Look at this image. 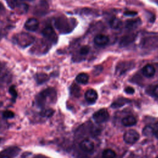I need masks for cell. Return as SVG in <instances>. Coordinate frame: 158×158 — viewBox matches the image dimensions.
<instances>
[{
    "mask_svg": "<svg viewBox=\"0 0 158 158\" xmlns=\"http://www.w3.org/2000/svg\"><path fill=\"white\" fill-rule=\"evenodd\" d=\"M54 26L57 30L62 34L71 32L76 26L74 19H68L65 16H59L54 20Z\"/></svg>",
    "mask_w": 158,
    "mask_h": 158,
    "instance_id": "6da1fadb",
    "label": "cell"
},
{
    "mask_svg": "<svg viewBox=\"0 0 158 158\" xmlns=\"http://www.w3.org/2000/svg\"><path fill=\"white\" fill-rule=\"evenodd\" d=\"M14 40L20 47L27 48L35 42V38L28 33L22 32L15 35L14 37Z\"/></svg>",
    "mask_w": 158,
    "mask_h": 158,
    "instance_id": "7a4b0ae2",
    "label": "cell"
},
{
    "mask_svg": "<svg viewBox=\"0 0 158 158\" xmlns=\"http://www.w3.org/2000/svg\"><path fill=\"white\" fill-rule=\"evenodd\" d=\"M139 138V134L135 130H129L123 135L124 141L130 144L135 143Z\"/></svg>",
    "mask_w": 158,
    "mask_h": 158,
    "instance_id": "3957f363",
    "label": "cell"
},
{
    "mask_svg": "<svg viewBox=\"0 0 158 158\" xmlns=\"http://www.w3.org/2000/svg\"><path fill=\"white\" fill-rule=\"evenodd\" d=\"M93 118L97 123L106 122L109 118V114L106 109H101L94 113Z\"/></svg>",
    "mask_w": 158,
    "mask_h": 158,
    "instance_id": "277c9868",
    "label": "cell"
},
{
    "mask_svg": "<svg viewBox=\"0 0 158 158\" xmlns=\"http://www.w3.org/2000/svg\"><path fill=\"white\" fill-rule=\"evenodd\" d=\"M42 34L47 40L51 43H56L57 41V36L53 28L51 26L46 27L43 30Z\"/></svg>",
    "mask_w": 158,
    "mask_h": 158,
    "instance_id": "5b68a950",
    "label": "cell"
},
{
    "mask_svg": "<svg viewBox=\"0 0 158 158\" xmlns=\"http://www.w3.org/2000/svg\"><path fill=\"white\" fill-rule=\"evenodd\" d=\"M49 5L46 1L41 0L35 6L34 9V14L36 15H44L48 10Z\"/></svg>",
    "mask_w": 158,
    "mask_h": 158,
    "instance_id": "8992f818",
    "label": "cell"
},
{
    "mask_svg": "<svg viewBox=\"0 0 158 158\" xmlns=\"http://www.w3.org/2000/svg\"><path fill=\"white\" fill-rule=\"evenodd\" d=\"M55 91L52 88H48L44 91H43L41 93H40L36 97V102L40 106H42L44 105L46 98L48 96H50L51 93H54Z\"/></svg>",
    "mask_w": 158,
    "mask_h": 158,
    "instance_id": "52a82bcc",
    "label": "cell"
},
{
    "mask_svg": "<svg viewBox=\"0 0 158 158\" xmlns=\"http://www.w3.org/2000/svg\"><path fill=\"white\" fill-rule=\"evenodd\" d=\"M136 38V34L129 33L123 36L119 41V45L121 47H125L131 44L135 40Z\"/></svg>",
    "mask_w": 158,
    "mask_h": 158,
    "instance_id": "ba28073f",
    "label": "cell"
},
{
    "mask_svg": "<svg viewBox=\"0 0 158 158\" xmlns=\"http://www.w3.org/2000/svg\"><path fill=\"white\" fill-rule=\"evenodd\" d=\"M25 28L29 31H36L39 27L38 20L33 17L28 19L25 23Z\"/></svg>",
    "mask_w": 158,
    "mask_h": 158,
    "instance_id": "9c48e42d",
    "label": "cell"
},
{
    "mask_svg": "<svg viewBox=\"0 0 158 158\" xmlns=\"http://www.w3.org/2000/svg\"><path fill=\"white\" fill-rule=\"evenodd\" d=\"M141 24L140 19L137 18L135 19H128L125 22V27L128 30H133L137 28Z\"/></svg>",
    "mask_w": 158,
    "mask_h": 158,
    "instance_id": "30bf717a",
    "label": "cell"
},
{
    "mask_svg": "<svg viewBox=\"0 0 158 158\" xmlns=\"http://www.w3.org/2000/svg\"><path fill=\"white\" fill-rule=\"evenodd\" d=\"M80 147L83 151L85 152H90L93 151L94 148V144L92 141L88 139H85L81 141V142H80Z\"/></svg>",
    "mask_w": 158,
    "mask_h": 158,
    "instance_id": "8fae6325",
    "label": "cell"
},
{
    "mask_svg": "<svg viewBox=\"0 0 158 158\" xmlns=\"http://www.w3.org/2000/svg\"><path fill=\"white\" fill-rule=\"evenodd\" d=\"M109 41V38L107 36L102 34L97 35L94 38V43L98 46H106Z\"/></svg>",
    "mask_w": 158,
    "mask_h": 158,
    "instance_id": "7c38bea8",
    "label": "cell"
},
{
    "mask_svg": "<svg viewBox=\"0 0 158 158\" xmlns=\"http://www.w3.org/2000/svg\"><path fill=\"white\" fill-rule=\"evenodd\" d=\"M142 73L144 77L147 78H151L156 73V69L152 65L147 64L143 68Z\"/></svg>",
    "mask_w": 158,
    "mask_h": 158,
    "instance_id": "4fadbf2b",
    "label": "cell"
},
{
    "mask_svg": "<svg viewBox=\"0 0 158 158\" xmlns=\"http://www.w3.org/2000/svg\"><path fill=\"white\" fill-rule=\"evenodd\" d=\"M85 98L88 102H93L98 98L97 92L93 89H89L85 93Z\"/></svg>",
    "mask_w": 158,
    "mask_h": 158,
    "instance_id": "5bb4252c",
    "label": "cell"
},
{
    "mask_svg": "<svg viewBox=\"0 0 158 158\" xmlns=\"http://www.w3.org/2000/svg\"><path fill=\"white\" fill-rule=\"evenodd\" d=\"M122 123L125 127H131L136 123V120L133 115H128L122 120Z\"/></svg>",
    "mask_w": 158,
    "mask_h": 158,
    "instance_id": "9a60e30c",
    "label": "cell"
},
{
    "mask_svg": "<svg viewBox=\"0 0 158 158\" xmlns=\"http://www.w3.org/2000/svg\"><path fill=\"white\" fill-rule=\"evenodd\" d=\"M109 25L114 30H117L121 28L122 25V22L120 19L114 17L109 20Z\"/></svg>",
    "mask_w": 158,
    "mask_h": 158,
    "instance_id": "2e32d148",
    "label": "cell"
},
{
    "mask_svg": "<svg viewBox=\"0 0 158 158\" xmlns=\"http://www.w3.org/2000/svg\"><path fill=\"white\" fill-rule=\"evenodd\" d=\"M89 80L88 75L85 73H80L76 77V81L81 84H86Z\"/></svg>",
    "mask_w": 158,
    "mask_h": 158,
    "instance_id": "e0dca14e",
    "label": "cell"
},
{
    "mask_svg": "<svg viewBox=\"0 0 158 158\" xmlns=\"http://www.w3.org/2000/svg\"><path fill=\"white\" fill-rule=\"evenodd\" d=\"M103 158H115L116 157V153L111 149H106L102 152Z\"/></svg>",
    "mask_w": 158,
    "mask_h": 158,
    "instance_id": "ac0fdd59",
    "label": "cell"
},
{
    "mask_svg": "<svg viewBox=\"0 0 158 158\" xmlns=\"http://www.w3.org/2000/svg\"><path fill=\"white\" fill-rule=\"evenodd\" d=\"M35 80L37 81V83L39 84H41V83L45 82L48 79V75L43 73H40L36 74L35 75Z\"/></svg>",
    "mask_w": 158,
    "mask_h": 158,
    "instance_id": "d6986e66",
    "label": "cell"
},
{
    "mask_svg": "<svg viewBox=\"0 0 158 158\" xmlns=\"http://www.w3.org/2000/svg\"><path fill=\"white\" fill-rule=\"evenodd\" d=\"M143 133L144 135L149 136L154 134V128L151 126H146L143 130Z\"/></svg>",
    "mask_w": 158,
    "mask_h": 158,
    "instance_id": "ffe728a7",
    "label": "cell"
},
{
    "mask_svg": "<svg viewBox=\"0 0 158 158\" xmlns=\"http://www.w3.org/2000/svg\"><path fill=\"white\" fill-rule=\"evenodd\" d=\"M54 113V110L52 109H45L43 111H42L41 112V115L43 117H51L53 114Z\"/></svg>",
    "mask_w": 158,
    "mask_h": 158,
    "instance_id": "44dd1931",
    "label": "cell"
},
{
    "mask_svg": "<svg viewBox=\"0 0 158 158\" xmlns=\"http://www.w3.org/2000/svg\"><path fill=\"white\" fill-rule=\"evenodd\" d=\"M89 47L88 46H86V45H85V46H83L79 50V53L80 55H83V56H85V55H86L89 51Z\"/></svg>",
    "mask_w": 158,
    "mask_h": 158,
    "instance_id": "7402d4cb",
    "label": "cell"
},
{
    "mask_svg": "<svg viewBox=\"0 0 158 158\" xmlns=\"http://www.w3.org/2000/svg\"><path fill=\"white\" fill-rule=\"evenodd\" d=\"M2 117L4 118H11L14 117V113L11 110H5L2 113Z\"/></svg>",
    "mask_w": 158,
    "mask_h": 158,
    "instance_id": "603a6c76",
    "label": "cell"
},
{
    "mask_svg": "<svg viewBox=\"0 0 158 158\" xmlns=\"http://www.w3.org/2000/svg\"><path fill=\"white\" fill-rule=\"evenodd\" d=\"M9 93L10 94V95L12 96L14 101L15 100V99L17 96V93L14 88V86L12 85V86H10V88H9Z\"/></svg>",
    "mask_w": 158,
    "mask_h": 158,
    "instance_id": "cb8c5ba5",
    "label": "cell"
},
{
    "mask_svg": "<svg viewBox=\"0 0 158 158\" xmlns=\"http://www.w3.org/2000/svg\"><path fill=\"white\" fill-rule=\"evenodd\" d=\"M125 92L127 94H133L135 93V89L133 88L132 87H130V86H128L126 88H125L124 89Z\"/></svg>",
    "mask_w": 158,
    "mask_h": 158,
    "instance_id": "d4e9b609",
    "label": "cell"
},
{
    "mask_svg": "<svg viewBox=\"0 0 158 158\" xmlns=\"http://www.w3.org/2000/svg\"><path fill=\"white\" fill-rule=\"evenodd\" d=\"M123 14L125 15H127V16H135L137 14V12H135V11H125Z\"/></svg>",
    "mask_w": 158,
    "mask_h": 158,
    "instance_id": "484cf974",
    "label": "cell"
},
{
    "mask_svg": "<svg viewBox=\"0 0 158 158\" xmlns=\"http://www.w3.org/2000/svg\"><path fill=\"white\" fill-rule=\"evenodd\" d=\"M25 7H27V6H26V4H20V6H19V9L20 10V12L22 11V12L24 13V12H25L27 11V7L25 8Z\"/></svg>",
    "mask_w": 158,
    "mask_h": 158,
    "instance_id": "4316f807",
    "label": "cell"
},
{
    "mask_svg": "<svg viewBox=\"0 0 158 158\" xmlns=\"http://www.w3.org/2000/svg\"><path fill=\"white\" fill-rule=\"evenodd\" d=\"M152 93H153V95H154L155 97L158 98V85H156V86L154 87L153 90H152Z\"/></svg>",
    "mask_w": 158,
    "mask_h": 158,
    "instance_id": "83f0119b",
    "label": "cell"
},
{
    "mask_svg": "<svg viewBox=\"0 0 158 158\" xmlns=\"http://www.w3.org/2000/svg\"><path fill=\"white\" fill-rule=\"evenodd\" d=\"M154 128V135H156V138L158 139V122L155 124Z\"/></svg>",
    "mask_w": 158,
    "mask_h": 158,
    "instance_id": "f1b7e54d",
    "label": "cell"
},
{
    "mask_svg": "<svg viewBox=\"0 0 158 158\" xmlns=\"http://www.w3.org/2000/svg\"><path fill=\"white\" fill-rule=\"evenodd\" d=\"M0 158H10L9 157H8L7 156H2V157H1Z\"/></svg>",
    "mask_w": 158,
    "mask_h": 158,
    "instance_id": "f546056e",
    "label": "cell"
},
{
    "mask_svg": "<svg viewBox=\"0 0 158 158\" xmlns=\"http://www.w3.org/2000/svg\"><path fill=\"white\" fill-rule=\"evenodd\" d=\"M1 8H2V4L0 3V10L1 9Z\"/></svg>",
    "mask_w": 158,
    "mask_h": 158,
    "instance_id": "4dcf8cb0",
    "label": "cell"
},
{
    "mask_svg": "<svg viewBox=\"0 0 158 158\" xmlns=\"http://www.w3.org/2000/svg\"><path fill=\"white\" fill-rule=\"evenodd\" d=\"M2 102H1V101H0V107H1V106H2Z\"/></svg>",
    "mask_w": 158,
    "mask_h": 158,
    "instance_id": "1f68e13d",
    "label": "cell"
},
{
    "mask_svg": "<svg viewBox=\"0 0 158 158\" xmlns=\"http://www.w3.org/2000/svg\"><path fill=\"white\" fill-rule=\"evenodd\" d=\"M156 158H158V157H156Z\"/></svg>",
    "mask_w": 158,
    "mask_h": 158,
    "instance_id": "d6a6232c",
    "label": "cell"
}]
</instances>
